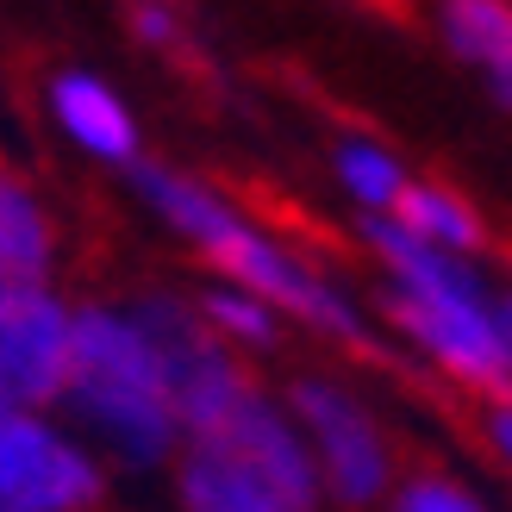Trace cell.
Wrapping results in <instances>:
<instances>
[{
  "instance_id": "cell-1",
  "label": "cell",
  "mask_w": 512,
  "mask_h": 512,
  "mask_svg": "<svg viewBox=\"0 0 512 512\" xmlns=\"http://www.w3.org/2000/svg\"><path fill=\"white\" fill-rule=\"evenodd\" d=\"M363 244L388 275V319L413 338L450 381L469 394L512 400V319L506 288L475 269V256H450L413 238L400 219H363Z\"/></svg>"
},
{
  "instance_id": "cell-2",
  "label": "cell",
  "mask_w": 512,
  "mask_h": 512,
  "mask_svg": "<svg viewBox=\"0 0 512 512\" xmlns=\"http://www.w3.org/2000/svg\"><path fill=\"white\" fill-rule=\"evenodd\" d=\"M132 182L175 232L232 281V288L269 300L275 313L313 325V331H325V338H338L350 350H375L363 313H356L319 269H306L288 244H275L263 225H250L232 200H219L207 182H194V175H182V169H163V163H132Z\"/></svg>"
},
{
  "instance_id": "cell-3",
  "label": "cell",
  "mask_w": 512,
  "mask_h": 512,
  "mask_svg": "<svg viewBox=\"0 0 512 512\" xmlns=\"http://www.w3.org/2000/svg\"><path fill=\"white\" fill-rule=\"evenodd\" d=\"M69 406L82 413L113 450H125L132 463H157L175 444V400L157 344L144 338V325L132 313H107L88 306L75 313V344H69Z\"/></svg>"
},
{
  "instance_id": "cell-4",
  "label": "cell",
  "mask_w": 512,
  "mask_h": 512,
  "mask_svg": "<svg viewBox=\"0 0 512 512\" xmlns=\"http://www.w3.org/2000/svg\"><path fill=\"white\" fill-rule=\"evenodd\" d=\"M182 506L188 512H313L319 469L294 425L263 394L207 431H188L182 456Z\"/></svg>"
},
{
  "instance_id": "cell-5",
  "label": "cell",
  "mask_w": 512,
  "mask_h": 512,
  "mask_svg": "<svg viewBox=\"0 0 512 512\" xmlns=\"http://www.w3.org/2000/svg\"><path fill=\"white\" fill-rule=\"evenodd\" d=\"M132 319L144 325V338L163 356L169 400H175L182 431H207V425H219L225 413H238V406L256 394L250 375L232 363V350L219 344V331L207 325V313H194V306L169 300V294H150Z\"/></svg>"
},
{
  "instance_id": "cell-6",
  "label": "cell",
  "mask_w": 512,
  "mask_h": 512,
  "mask_svg": "<svg viewBox=\"0 0 512 512\" xmlns=\"http://www.w3.org/2000/svg\"><path fill=\"white\" fill-rule=\"evenodd\" d=\"M294 413L319 450L325 488L344 506H369V500L388 494L394 456H388V438H381V425L369 419L363 400H350L331 381H294Z\"/></svg>"
},
{
  "instance_id": "cell-7",
  "label": "cell",
  "mask_w": 512,
  "mask_h": 512,
  "mask_svg": "<svg viewBox=\"0 0 512 512\" xmlns=\"http://www.w3.org/2000/svg\"><path fill=\"white\" fill-rule=\"evenodd\" d=\"M69 344L75 313H63L44 288L0 300V419H19L25 406L69 388Z\"/></svg>"
},
{
  "instance_id": "cell-8",
  "label": "cell",
  "mask_w": 512,
  "mask_h": 512,
  "mask_svg": "<svg viewBox=\"0 0 512 512\" xmlns=\"http://www.w3.org/2000/svg\"><path fill=\"white\" fill-rule=\"evenodd\" d=\"M100 475L69 438L38 419H0V512H82Z\"/></svg>"
},
{
  "instance_id": "cell-9",
  "label": "cell",
  "mask_w": 512,
  "mask_h": 512,
  "mask_svg": "<svg viewBox=\"0 0 512 512\" xmlns=\"http://www.w3.org/2000/svg\"><path fill=\"white\" fill-rule=\"evenodd\" d=\"M438 32L456 63H469L500 107H512V0H438Z\"/></svg>"
},
{
  "instance_id": "cell-10",
  "label": "cell",
  "mask_w": 512,
  "mask_h": 512,
  "mask_svg": "<svg viewBox=\"0 0 512 512\" xmlns=\"http://www.w3.org/2000/svg\"><path fill=\"white\" fill-rule=\"evenodd\" d=\"M50 107H57L63 132L82 150H94V157H107V163H132L138 157V125H132L125 100L107 82H94V75H63V82L50 88Z\"/></svg>"
},
{
  "instance_id": "cell-11",
  "label": "cell",
  "mask_w": 512,
  "mask_h": 512,
  "mask_svg": "<svg viewBox=\"0 0 512 512\" xmlns=\"http://www.w3.org/2000/svg\"><path fill=\"white\" fill-rule=\"evenodd\" d=\"M44 269H50V225L38 200L0 169V300L38 294Z\"/></svg>"
},
{
  "instance_id": "cell-12",
  "label": "cell",
  "mask_w": 512,
  "mask_h": 512,
  "mask_svg": "<svg viewBox=\"0 0 512 512\" xmlns=\"http://www.w3.org/2000/svg\"><path fill=\"white\" fill-rule=\"evenodd\" d=\"M388 219H400L413 238L438 244L450 256H481V250H488V225H481L475 200L456 194V188H444V182H419V175H413V188L400 194V207Z\"/></svg>"
},
{
  "instance_id": "cell-13",
  "label": "cell",
  "mask_w": 512,
  "mask_h": 512,
  "mask_svg": "<svg viewBox=\"0 0 512 512\" xmlns=\"http://www.w3.org/2000/svg\"><path fill=\"white\" fill-rule=\"evenodd\" d=\"M331 169H338L344 194L363 207V219H388L400 207V194L413 188V175L400 169V157L388 144H375V138H344L338 157H331Z\"/></svg>"
},
{
  "instance_id": "cell-14",
  "label": "cell",
  "mask_w": 512,
  "mask_h": 512,
  "mask_svg": "<svg viewBox=\"0 0 512 512\" xmlns=\"http://www.w3.org/2000/svg\"><path fill=\"white\" fill-rule=\"evenodd\" d=\"M200 313H207V325L219 331V338H232V344H250V350H269L275 344V306L269 300H256V294H244V288H213V294H200Z\"/></svg>"
},
{
  "instance_id": "cell-15",
  "label": "cell",
  "mask_w": 512,
  "mask_h": 512,
  "mask_svg": "<svg viewBox=\"0 0 512 512\" xmlns=\"http://www.w3.org/2000/svg\"><path fill=\"white\" fill-rule=\"evenodd\" d=\"M394 512H488V506H481L469 488H456L450 475H413L400 488Z\"/></svg>"
},
{
  "instance_id": "cell-16",
  "label": "cell",
  "mask_w": 512,
  "mask_h": 512,
  "mask_svg": "<svg viewBox=\"0 0 512 512\" xmlns=\"http://www.w3.org/2000/svg\"><path fill=\"white\" fill-rule=\"evenodd\" d=\"M488 444H494V456L512 469V400H494L488 406Z\"/></svg>"
},
{
  "instance_id": "cell-17",
  "label": "cell",
  "mask_w": 512,
  "mask_h": 512,
  "mask_svg": "<svg viewBox=\"0 0 512 512\" xmlns=\"http://www.w3.org/2000/svg\"><path fill=\"white\" fill-rule=\"evenodd\" d=\"M132 19H138V32H144V38H157V44H169V38H175V19H169L163 7H138Z\"/></svg>"
},
{
  "instance_id": "cell-18",
  "label": "cell",
  "mask_w": 512,
  "mask_h": 512,
  "mask_svg": "<svg viewBox=\"0 0 512 512\" xmlns=\"http://www.w3.org/2000/svg\"><path fill=\"white\" fill-rule=\"evenodd\" d=\"M506 319H512V288H506Z\"/></svg>"
}]
</instances>
